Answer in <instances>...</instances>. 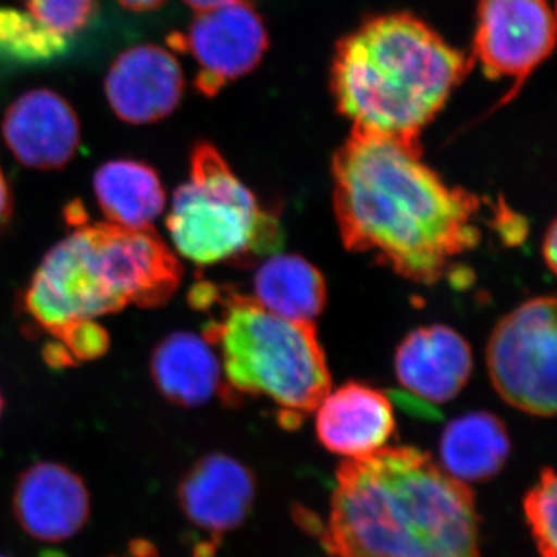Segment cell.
<instances>
[{
    "instance_id": "obj_1",
    "label": "cell",
    "mask_w": 557,
    "mask_h": 557,
    "mask_svg": "<svg viewBox=\"0 0 557 557\" xmlns=\"http://www.w3.org/2000/svg\"><path fill=\"white\" fill-rule=\"evenodd\" d=\"M333 203L350 251L432 285L480 242V200L450 188L421 160V146L351 131L333 159Z\"/></svg>"
},
{
    "instance_id": "obj_2",
    "label": "cell",
    "mask_w": 557,
    "mask_h": 557,
    "mask_svg": "<svg viewBox=\"0 0 557 557\" xmlns=\"http://www.w3.org/2000/svg\"><path fill=\"white\" fill-rule=\"evenodd\" d=\"M322 547L332 557H479L471 487L423 450L383 448L336 471Z\"/></svg>"
},
{
    "instance_id": "obj_3",
    "label": "cell",
    "mask_w": 557,
    "mask_h": 557,
    "mask_svg": "<svg viewBox=\"0 0 557 557\" xmlns=\"http://www.w3.org/2000/svg\"><path fill=\"white\" fill-rule=\"evenodd\" d=\"M474 65L412 14H384L339 40L333 95L351 131L421 146V132Z\"/></svg>"
},
{
    "instance_id": "obj_4",
    "label": "cell",
    "mask_w": 557,
    "mask_h": 557,
    "mask_svg": "<svg viewBox=\"0 0 557 557\" xmlns=\"http://www.w3.org/2000/svg\"><path fill=\"white\" fill-rule=\"evenodd\" d=\"M183 281L177 256L153 228L84 222L40 260L24 296L25 317L42 332L135 306H166Z\"/></svg>"
},
{
    "instance_id": "obj_5",
    "label": "cell",
    "mask_w": 557,
    "mask_h": 557,
    "mask_svg": "<svg viewBox=\"0 0 557 557\" xmlns=\"http://www.w3.org/2000/svg\"><path fill=\"white\" fill-rule=\"evenodd\" d=\"M189 306L207 314L203 338L218 348L231 394L276 403L282 426L296 429L332 388L313 322L292 321L228 285L197 282Z\"/></svg>"
},
{
    "instance_id": "obj_6",
    "label": "cell",
    "mask_w": 557,
    "mask_h": 557,
    "mask_svg": "<svg viewBox=\"0 0 557 557\" xmlns=\"http://www.w3.org/2000/svg\"><path fill=\"white\" fill-rule=\"evenodd\" d=\"M175 251L200 267L276 255L284 230L237 178L211 143L190 152L189 177L175 189L166 219Z\"/></svg>"
},
{
    "instance_id": "obj_7",
    "label": "cell",
    "mask_w": 557,
    "mask_h": 557,
    "mask_svg": "<svg viewBox=\"0 0 557 557\" xmlns=\"http://www.w3.org/2000/svg\"><path fill=\"white\" fill-rule=\"evenodd\" d=\"M556 299L527 300L498 322L487 344L494 387L512 408L530 416L556 412Z\"/></svg>"
},
{
    "instance_id": "obj_8",
    "label": "cell",
    "mask_w": 557,
    "mask_h": 557,
    "mask_svg": "<svg viewBox=\"0 0 557 557\" xmlns=\"http://www.w3.org/2000/svg\"><path fill=\"white\" fill-rule=\"evenodd\" d=\"M166 42L172 50L193 54L199 64L197 90L208 98L252 72L269 50L265 25L248 0L200 11L188 32L172 33Z\"/></svg>"
},
{
    "instance_id": "obj_9",
    "label": "cell",
    "mask_w": 557,
    "mask_h": 557,
    "mask_svg": "<svg viewBox=\"0 0 557 557\" xmlns=\"http://www.w3.org/2000/svg\"><path fill=\"white\" fill-rule=\"evenodd\" d=\"M556 42L548 0H480L472 60L487 78H512L515 95Z\"/></svg>"
},
{
    "instance_id": "obj_10",
    "label": "cell",
    "mask_w": 557,
    "mask_h": 557,
    "mask_svg": "<svg viewBox=\"0 0 557 557\" xmlns=\"http://www.w3.org/2000/svg\"><path fill=\"white\" fill-rule=\"evenodd\" d=\"M256 498L255 474L226 454H208L190 465L177 486L178 507L186 520L209 534L218 548L226 533L239 528Z\"/></svg>"
},
{
    "instance_id": "obj_11",
    "label": "cell",
    "mask_w": 557,
    "mask_h": 557,
    "mask_svg": "<svg viewBox=\"0 0 557 557\" xmlns=\"http://www.w3.org/2000/svg\"><path fill=\"white\" fill-rule=\"evenodd\" d=\"M2 137L22 166L58 171L78 153L81 123L57 91L35 89L11 102L3 115Z\"/></svg>"
},
{
    "instance_id": "obj_12",
    "label": "cell",
    "mask_w": 557,
    "mask_h": 557,
    "mask_svg": "<svg viewBox=\"0 0 557 557\" xmlns=\"http://www.w3.org/2000/svg\"><path fill=\"white\" fill-rule=\"evenodd\" d=\"M104 90L121 121L141 126L175 112L185 91V76L171 51L145 44L123 51L112 62Z\"/></svg>"
},
{
    "instance_id": "obj_13",
    "label": "cell",
    "mask_w": 557,
    "mask_h": 557,
    "mask_svg": "<svg viewBox=\"0 0 557 557\" xmlns=\"http://www.w3.org/2000/svg\"><path fill=\"white\" fill-rule=\"evenodd\" d=\"M90 493L65 465L38 461L22 471L13 491V512L28 536L62 542L89 522Z\"/></svg>"
},
{
    "instance_id": "obj_14",
    "label": "cell",
    "mask_w": 557,
    "mask_h": 557,
    "mask_svg": "<svg viewBox=\"0 0 557 557\" xmlns=\"http://www.w3.org/2000/svg\"><path fill=\"white\" fill-rule=\"evenodd\" d=\"M471 347L445 325L421 327L399 344L395 369L408 394L431 405L450 401L472 373Z\"/></svg>"
},
{
    "instance_id": "obj_15",
    "label": "cell",
    "mask_w": 557,
    "mask_h": 557,
    "mask_svg": "<svg viewBox=\"0 0 557 557\" xmlns=\"http://www.w3.org/2000/svg\"><path fill=\"white\" fill-rule=\"evenodd\" d=\"M394 432L391 399L364 384L347 383L317 408L319 442L341 457H366L386 448Z\"/></svg>"
},
{
    "instance_id": "obj_16",
    "label": "cell",
    "mask_w": 557,
    "mask_h": 557,
    "mask_svg": "<svg viewBox=\"0 0 557 557\" xmlns=\"http://www.w3.org/2000/svg\"><path fill=\"white\" fill-rule=\"evenodd\" d=\"M150 379L161 397L178 408H200L219 392L223 394L218 354L193 332L170 333L153 347Z\"/></svg>"
},
{
    "instance_id": "obj_17",
    "label": "cell",
    "mask_w": 557,
    "mask_h": 557,
    "mask_svg": "<svg viewBox=\"0 0 557 557\" xmlns=\"http://www.w3.org/2000/svg\"><path fill=\"white\" fill-rule=\"evenodd\" d=\"M94 193L108 222L124 228H152L166 209L159 172L145 161H106L95 172Z\"/></svg>"
},
{
    "instance_id": "obj_18",
    "label": "cell",
    "mask_w": 557,
    "mask_h": 557,
    "mask_svg": "<svg viewBox=\"0 0 557 557\" xmlns=\"http://www.w3.org/2000/svg\"><path fill=\"white\" fill-rule=\"evenodd\" d=\"M509 450L507 428L483 410L450 421L440 440L443 471L463 483L494 478L507 463Z\"/></svg>"
},
{
    "instance_id": "obj_19",
    "label": "cell",
    "mask_w": 557,
    "mask_h": 557,
    "mask_svg": "<svg viewBox=\"0 0 557 557\" xmlns=\"http://www.w3.org/2000/svg\"><path fill=\"white\" fill-rule=\"evenodd\" d=\"M252 298L278 317L313 322L327 302V285L300 256L273 255L256 273Z\"/></svg>"
},
{
    "instance_id": "obj_20",
    "label": "cell",
    "mask_w": 557,
    "mask_h": 557,
    "mask_svg": "<svg viewBox=\"0 0 557 557\" xmlns=\"http://www.w3.org/2000/svg\"><path fill=\"white\" fill-rule=\"evenodd\" d=\"M67 47V39L44 30L30 14L0 9V58L13 61H47Z\"/></svg>"
},
{
    "instance_id": "obj_21",
    "label": "cell",
    "mask_w": 557,
    "mask_h": 557,
    "mask_svg": "<svg viewBox=\"0 0 557 557\" xmlns=\"http://www.w3.org/2000/svg\"><path fill=\"white\" fill-rule=\"evenodd\" d=\"M556 475L552 468H547L523 498L527 523L542 557H556Z\"/></svg>"
},
{
    "instance_id": "obj_22",
    "label": "cell",
    "mask_w": 557,
    "mask_h": 557,
    "mask_svg": "<svg viewBox=\"0 0 557 557\" xmlns=\"http://www.w3.org/2000/svg\"><path fill=\"white\" fill-rule=\"evenodd\" d=\"M25 9L44 30L62 39L84 30L98 11L97 0H25Z\"/></svg>"
},
{
    "instance_id": "obj_23",
    "label": "cell",
    "mask_w": 557,
    "mask_h": 557,
    "mask_svg": "<svg viewBox=\"0 0 557 557\" xmlns=\"http://www.w3.org/2000/svg\"><path fill=\"white\" fill-rule=\"evenodd\" d=\"M50 336L67 351L75 366L78 362L101 358L108 354L110 347L109 332L98 324L97 319L69 322Z\"/></svg>"
},
{
    "instance_id": "obj_24",
    "label": "cell",
    "mask_w": 557,
    "mask_h": 557,
    "mask_svg": "<svg viewBox=\"0 0 557 557\" xmlns=\"http://www.w3.org/2000/svg\"><path fill=\"white\" fill-rule=\"evenodd\" d=\"M11 212H13V197H11L10 185L7 182L5 174L0 170V225L9 223Z\"/></svg>"
},
{
    "instance_id": "obj_25",
    "label": "cell",
    "mask_w": 557,
    "mask_h": 557,
    "mask_svg": "<svg viewBox=\"0 0 557 557\" xmlns=\"http://www.w3.org/2000/svg\"><path fill=\"white\" fill-rule=\"evenodd\" d=\"M556 248H557V231H556V223L553 222L552 225H549V228L547 233H545V239H544V258L545 262H547V265L549 267V270L556 271Z\"/></svg>"
},
{
    "instance_id": "obj_26",
    "label": "cell",
    "mask_w": 557,
    "mask_h": 557,
    "mask_svg": "<svg viewBox=\"0 0 557 557\" xmlns=\"http://www.w3.org/2000/svg\"><path fill=\"white\" fill-rule=\"evenodd\" d=\"M119 2L126 10L145 13V11L160 9L166 0H119Z\"/></svg>"
},
{
    "instance_id": "obj_27",
    "label": "cell",
    "mask_w": 557,
    "mask_h": 557,
    "mask_svg": "<svg viewBox=\"0 0 557 557\" xmlns=\"http://www.w3.org/2000/svg\"><path fill=\"white\" fill-rule=\"evenodd\" d=\"M129 552L132 557H159L156 545L150 544L149 541H137L131 542Z\"/></svg>"
},
{
    "instance_id": "obj_28",
    "label": "cell",
    "mask_w": 557,
    "mask_h": 557,
    "mask_svg": "<svg viewBox=\"0 0 557 557\" xmlns=\"http://www.w3.org/2000/svg\"><path fill=\"white\" fill-rule=\"evenodd\" d=\"M183 2L188 3L190 9L197 10L200 13V11L218 9V7L233 2V0H183Z\"/></svg>"
},
{
    "instance_id": "obj_29",
    "label": "cell",
    "mask_w": 557,
    "mask_h": 557,
    "mask_svg": "<svg viewBox=\"0 0 557 557\" xmlns=\"http://www.w3.org/2000/svg\"><path fill=\"white\" fill-rule=\"evenodd\" d=\"M3 410H5V398H3L2 391H0V420H2Z\"/></svg>"
},
{
    "instance_id": "obj_30",
    "label": "cell",
    "mask_w": 557,
    "mask_h": 557,
    "mask_svg": "<svg viewBox=\"0 0 557 557\" xmlns=\"http://www.w3.org/2000/svg\"><path fill=\"white\" fill-rule=\"evenodd\" d=\"M44 557H64L61 553H47V556Z\"/></svg>"
},
{
    "instance_id": "obj_31",
    "label": "cell",
    "mask_w": 557,
    "mask_h": 557,
    "mask_svg": "<svg viewBox=\"0 0 557 557\" xmlns=\"http://www.w3.org/2000/svg\"><path fill=\"white\" fill-rule=\"evenodd\" d=\"M0 557H7V556H0Z\"/></svg>"
},
{
    "instance_id": "obj_32",
    "label": "cell",
    "mask_w": 557,
    "mask_h": 557,
    "mask_svg": "<svg viewBox=\"0 0 557 557\" xmlns=\"http://www.w3.org/2000/svg\"><path fill=\"white\" fill-rule=\"evenodd\" d=\"M112 557H116V556H112Z\"/></svg>"
}]
</instances>
